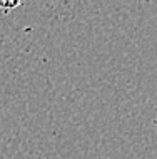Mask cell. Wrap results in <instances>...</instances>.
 Instances as JSON below:
<instances>
[{
	"instance_id": "cell-1",
	"label": "cell",
	"mask_w": 157,
	"mask_h": 159,
	"mask_svg": "<svg viewBox=\"0 0 157 159\" xmlns=\"http://www.w3.org/2000/svg\"><path fill=\"white\" fill-rule=\"evenodd\" d=\"M20 5H22V2H3V0H0V12L2 14H8V10L17 8Z\"/></svg>"
}]
</instances>
